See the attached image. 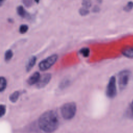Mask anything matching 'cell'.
Returning a JSON list of instances; mask_svg holds the SVG:
<instances>
[{"instance_id": "obj_1", "label": "cell", "mask_w": 133, "mask_h": 133, "mask_svg": "<svg viewBox=\"0 0 133 133\" xmlns=\"http://www.w3.org/2000/svg\"><path fill=\"white\" fill-rule=\"evenodd\" d=\"M59 120L56 112L49 110L41 115L38 119L40 128L45 132L51 133L55 131L59 126Z\"/></svg>"}, {"instance_id": "obj_2", "label": "cell", "mask_w": 133, "mask_h": 133, "mask_svg": "<svg viewBox=\"0 0 133 133\" xmlns=\"http://www.w3.org/2000/svg\"><path fill=\"white\" fill-rule=\"evenodd\" d=\"M76 105L75 103L71 102L63 104L61 108V113L65 119H72L75 115Z\"/></svg>"}, {"instance_id": "obj_3", "label": "cell", "mask_w": 133, "mask_h": 133, "mask_svg": "<svg viewBox=\"0 0 133 133\" xmlns=\"http://www.w3.org/2000/svg\"><path fill=\"white\" fill-rule=\"evenodd\" d=\"M58 58V56L57 54H53L43 60L38 64L39 70L42 71L47 70L56 62Z\"/></svg>"}, {"instance_id": "obj_4", "label": "cell", "mask_w": 133, "mask_h": 133, "mask_svg": "<svg viewBox=\"0 0 133 133\" xmlns=\"http://www.w3.org/2000/svg\"><path fill=\"white\" fill-rule=\"evenodd\" d=\"M107 96L110 98H114L116 95V85L115 77L112 76L109 79L106 90Z\"/></svg>"}, {"instance_id": "obj_5", "label": "cell", "mask_w": 133, "mask_h": 133, "mask_svg": "<svg viewBox=\"0 0 133 133\" xmlns=\"http://www.w3.org/2000/svg\"><path fill=\"white\" fill-rule=\"evenodd\" d=\"M130 77V72L128 70H124L118 74V85L120 89H124L127 85Z\"/></svg>"}, {"instance_id": "obj_6", "label": "cell", "mask_w": 133, "mask_h": 133, "mask_svg": "<svg viewBox=\"0 0 133 133\" xmlns=\"http://www.w3.org/2000/svg\"><path fill=\"white\" fill-rule=\"evenodd\" d=\"M51 78V75L50 73L43 74L40 78L38 83L36 84L38 88H42L45 87L50 82Z\"/></svg>"}, {"instance_id": "obj_7", "label": "cell", "mask_w": 133, "mask_h": 133, "mask_svg": "<svg viewBox=\"0 0 133 133\" xmlns=\"http://www.w3.org/2000/svg\"><path fill=\"white\" fill-rule=\"evenodd\" d=\"M41 78L40 74L38 72H35L32 74L27 80V83L30 85L36 84Z\"/></svg>"}, {"instance_id": "obj_8", "label": "cell", "mask_w": 133, "mask_h": 133, "mask_svg": "<svg viewBox=\"0 0 133 133\" xmlns=\"http://www.w3.org/2000/svg\"><path fill=\"white\" fill-rule=\"evenodd\" d=\"M17 12L18 15L23 18H29L30 15L25 10L22 6H19L17 8Z\"/></svg>"}, {"instance_id": "obj_9", "label": "cell", "mask_w": 133, "mask_h": 133, "mask_svg": "<svg viewBox=\"0 0 133 133\" xmlns=\"http://www.w3.org/2000/svg\"><path fill=\"white\" fill-rule=\"evenodd\" d=\"M123 55L129 58H133V46H127L122 51Z\"/></svg>"}, {"instance_id": "obj_10", "label": "cell", "mask_w": 133, "mask_h": 133, "mask_svg": "<svg viewBox=\"0 0 133 133\" xmlns=\"http://www.w3.org/2000/svg\"><path fill=\"white\" fill-rule=\"evenodd\" d=\"M36 60L37 58L35 56H32L30 58L25 67L27 72L30 71L32 69V68L35 65L36 62Z\"/></svg>"}, {"instance_id": "obj_11", "label": "cell", "mask_w": 133, "mask_h": 133, "mask_svg": "<svg viewBox=\"0 0 133 133\" xmlns=\"http://www.w3.org/2000/svg\"><path fill=\"white\" fill-rule=\"evenodd\" d=\"M20 92L18 91H16L11 94L9 96V100L12 102H16L19 98Z\"/></svg>"}, {"instance_id": "obj_12", "label": "cell", "mask_w": 133, "mask_h": 133, "mask_svg": "<svg viewBox=\"0 0 133 133\" xmlns=\"http://www.w3.org/2000/svg\"><path fill=\"white\" fill-rule=\"evenodd\" d=\"M7 86V81L6 78L1 76L0 78V91L1 92L3 91L6 88Z\"/></svg>"}, {"instance_id": "obj_13", "label": "cell", "mask_w": 133, "mask_h": 133, "mask_svg": "<svg viewBox=\"0 0 133 133\" xmlns=\"http://www.w3.org/2000/svg\"><path fill=\"white\" fill-rule=\"evenodd\" d=\"M79 53L84 57H88L90 54V49L88 47H83L79 50Z\"/></svg>"}, {"instance_id": "obj_14", "label": "cell", "mask_w": 133, "mask_h": 133, "mask_svg": "<svg viewBox=\"0 0 133 133\" xmlns=\"http://www.w3.org/2000/svg\"><path fill=\"white\" fill-rule=\"evenodd\" d=\"M13 56V52L11 49H8L6 51L4 55V59L6 61H9Z\"/></svg>"}, {"instance_id": "obj_15", "label": "cell", "mask_w": 133, "mask_h": 133, "mask_svg": "<svg viewBox=\"0 0 133 133\" xmlns=\"http://www.w3.org/2000/svg\"><path fill=\"white\" fill-rule=\"evenodd\" d=\"M70 84V81L68 79H65L61 81L59 85V88L61 89H64L67 87Z\"/></svg>"}, {"instance_id": "obj_16", "label": "cell", "mask_w": 133, "mask_h": 133, "mask_svg": "<svg viewBox=\"0 0 133 133\" xmlns=\"http://www.w3.org/2000/svg\"><path fill=\"white\" fill-rule=\"evenodd\" d=\"M23 4L27 7H31L34 3H38L39 0H22Z\"/></svg>"}, {"instance_id": "obj_17", "label": "cell", "mask_w": 133, "mask_h": 133, "mask_svg": "<svg viewBox=\"0 0 133 133\" xmlns=\"http://www.w3.org/2000/svg\"><path fill=\"white\" fill-rule=\"evenodd\" d=\"M82 5L83 8L89 9L91 6V0H83Z\"/></svg>"}, {"instance_id": "obj_18", "label": "cell", "mask_w": 133, "mask_h": 133, "mask_svg": "<svg viewBox=\"0 0 133 133\" xmlns=\"http://www.w3.org/2000/svg\"><path fill=\"white\" fill-rule=\"evenodd\" d=\"M29 30V26L26 24H21L19 27V32L21 34L25 33Z\"/></svg>"}, {"instance_id": "obj_19", "label": "cell", "mask_w": 133, "mask_h": 133, "mask_svg": "<svg viewBox=\"0 0 133 133\" xmlns=\"http://www.w3.org/2000/svg\"><path fill=\"white\" fill-rule=\"evenodd\" d=\"M79 13L82 16H85L89 14V10L85 8L82 7L79 9Z\"/></svg>"}, {"instance_id": "obj_20", "label": "cell", "mask_w": 133, "mask_h": 133, "mask_svg": "<svg viewBox=\"0 0 133 133\" xmlns=\"http://www.w3.org/2000/svg\"><path fill=\"white\" fill-rule=\"evenodd\" d=\"M132 8H133V2H129L124 7V10L126 11H129L131 10L132 9Z\"/></svg>"}, {"instance_id": "obj_21", "label": "cell", "mask_w": 133, "mask_h": 133, "mask_svg": "<svg viewBox=\"0 0 133 133\" xmlns=\"http://www.w3.org/2000/svg\"><path fill=\"white\" fill-rule=\"evenodd\" d=\"M0 111H1L0 116H1V117H2L4 115H5V112H6V107H5V105H4L3 104L1 105Z\"/></svg>"}, {"instance_id": "obj_22", "label": "cell", "mask_w": 133, "mask_h": 133, "mask_svg": "<svg viewBox=\"0 0 133 133\" xmlns=\"http://www.w3.org/2000/svg\"><path fill=\"white\" fill-rule=\"evenodd\" d=\"M99 10H100V8L98 6H95L92 9V11L94 12H97L99 11Z\"/></svg>"}, {"instance_id": "obj_23", "label": "cell", "mask_w": 133, "mask_h": 133, "mask_svg": "<svg viewBox=\"0 0 133 133\" xmlns=\"http://www.w3.org/2000/svg\"><path fill=\"white\" fill-rule=\"evenodd\" d=\"M131 112H132V113L133 114V100L131 102Z\"/></svg>"}, {"instance_id": "obj_24", "label": "cell", "mask_w": 133, "mask_h": 133, "mask_svg": "<svg viewBox=\"0 0 133 133\" xmlns=\"http://www.w3.org/2000/svg\"><path fill=\"white\" fill-rule=\"evenodd\" d=\"M8 22H9L10 23H12V22H13V20H12V19H11V18L8 19Z\"/></svg>"}, {"instance_id": "obj_25", "label": "cell", "mask_w": 133, "mask_h": 133, "mask_svg": "<svg viewBox=\"0 0 133 133\" xmlns=\"http://www.w3.org/2000/svg\"><path fill=\"white\" fill-rule=\"evenodd\" d=\"M5 0H0V3H1V5H2L3 4V3L5 2Z\"/></svg>"}]
</instances>
